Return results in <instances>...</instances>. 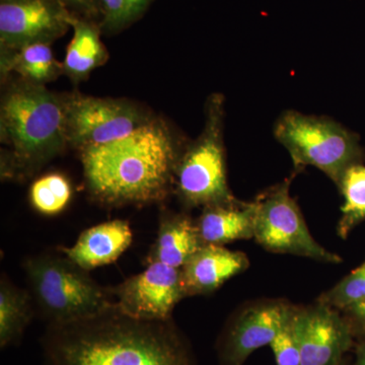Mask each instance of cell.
<instances>
[{
    "mask_svg": "<svg viewBox=\"0 0 365 365\" xmlns=\"http://www.w3.org/2000/svg\"><path fill=\"white\" fill-rule=\"evenodd\" d=\"M342 313L351 324L354 333H360L365 337V302L348 307Z\"/></svg>",
    "mask_w": 365,
    "mask_h": 365,
    "instance_id": "d4e9b609",
    "label": "cell"
},
{
    "mask_svg": "<svg viewBox=\"0 0 365 365\" xmlns=\"http://www.w3.org/2000/svg\"><path fill=\"white\" fill-rule=\"evenodd\" d=\"M120 311L144 321H168L182 299H186L181 269L150 263L143 272L111 287Z\"/></svg>",
    "mask_w": 365,
    "mask_h": 365,
    "instance_id": "30bf717a",
    "label": "cell"
},
{
    "mask_svg": "<svg viewBox=\"0 0 365 365\" xmlns=\"http://www.w3.org/2000/svg\"><path fill=\"white\" fill-rule=\"evenodd\" d=\"M1 177L26 179L68 146L66 96L20 79L4 91L0 104Z\"/></svg>",
    "mask_w": 365,
    "mask_h": 365,
    "instance_id": "3957f363",
    "label": "cell"
},
{
    "mask_svg": "<svg viewBox=\"0 0 365 365\" xmlns=\"http://www.w3.org/2000/svg\"><path fill=\"white\" fill-rule=\"evenodd\" d=\"M2 79L11 72H16L21 79L45 86L63 74L62 63L57 61L51 49V44H33L26 46L20 51L6 58L0 59Z\"/></svg>",
    "mask_w": 365,
    "mask_h": 365,
    "instance_id": "d6986e66",
    "label": "cell"
},
{
    "mask_svg": "<svg viewBox=\"0 0 365 365\" xmlns=\"http://www.w3.org/2000/svg\"><path fill=\"white\" fill-rule=\"evenodd\" d=\"M151 119L140 106L124 98L66 96L67 143L78 151L122 138Z\"/></svg>",
    "mask_w": 365,
    "mask_h": 365,
    "instance_id": "ba28073f",
    "label": "cell"
},
{
    "mask_svg": "<svg viewBox=\"0 0 365 365\" xmlns=\"http://www.w3.org/2000/svg\"><path fill=\"white\" fill-rule=\"evenodd\" d=\"M249 266V258L242 252L204 245L181 268L186 297L212 294Z\"/></svg>",
    "mask_w": 365,
    "mask_h": 365,
    "instance_id": "4fadbf2b",
    "label": "cell"
},
{
    "mask_svg": "<svg viewBox=\"0 0 365 365\" xmlns=\"http://www.w3.org/2000/svg\"><path fill=\"white\" fill-rule=\"evenodd\" d=\"M353 365H365V337L357 346L356 357Z\"/></svg>",
    "mask_w": 365,
    "mask_h": 365,
    "instance_id": "4316f807",
    "label": "cell"
},
{
    "mask_svg": "<svg viewBox=\"0 0 365 365\" xmlns=\"http://www.w3.org/2000/svg\"><path fill=\"white\" fill-rule=\"evenodd\" d=\"M41 343L47 365H195L173 319H135L116 304L90 318L50 324Z\"/></svg>",
    "mask_w": 365,
    "mask_h": 365,
    "instance_id": "6da1fadb",
    "label": "cell"
},
{
    "mask_svg": "<svg viewBox=\"0 0 365 365\" xmlns=\"http://www.w3.org/2000/svg\"><path fill=\"white\" fill-rule=\"evenodd\" d=\"M317 302L340 312L365 302V260L335 287L319 295Z\"/></svg>",
    "mask_w": 365,
    "mask_h": 365,
    "instance_id": "7402d4cb",
    "label": "cell"
},
{
    "mask_svg": "<svg viewBox=\"0 0 365 365\" xmlns=\"http://www.w3.org/2000/svg\"><path fill=\"white\" fill-rule=\"evenodd\" d=\"M294 314L270 345L277 365H302L299 347L292 326Z\"/></svg>",
    "mask_w": 365,
    "mask_h": 365,
    "instance_id": "cb8c5ba5",
    "label": "cell"
},
{
    "mask_svg": "<svg viewBox=\"0 0 365 365\" xmlns=\"http://www.w3.org/2000/svg\"><path fill=\"white\" fill-rule=\"evenodd\" d=\"M292 326L302 365H340L355 334L344 314L319 302L295 307Z\"/></svg>",
    "mask_w": 365,
    "mask_h": 365,
    "instance_id": "7c38bea8",
    "label": "cell"
},
{
    "mask_svg": "<svg viewBox=\"0 0 365 365\" xmlns=\"http://www.w3.org/2000/svg\"><path fill=\"white\" fill-rule=\"evenodd\" d=\"M274 135L289 153L295 170L317 168L337 186L346 170L365 158L359 137L329 118L285 112Z\"/></svg>",
    "mask_w": 365,
    "mask_h": 365,
    "instance_id": "8992f818",
    "label": "cell"
},
{
    "mask_svg": "<svg viewBox=\"0 0 365 365\" xmlns=\"http://www.w3.org/2000/svg\"><path fill=\"white\" fill-rule=\"evenodd\" d=\"M203 246L196 220L185 213L165 211L160 216L157 237L145 264L163 263L181 269Z\"/></svg>",
    "mask_w": 365,
    "mask_h": 365,
    "instance_id": "9a60e30c",
    "label": "cell"
},
{
    "mask_svg": "<svg viewBox=\"0 0 365 365\" xmlns=\"http://www.w3.org/2000/svg\"><path fill=\"white\" fill-rule=\"evenodd\" d=\"M337 187L344 199L337 234L341 239L346 240L365 222V165L360 163L350 167Z\"/></svg>",
    "mask_w": 365,
    "mask_h": 365,
    "instance_id": "ffe728a7",
    "label": "cell"
},
{
    "mask_svg": "<svg viewBox=\"0 0 365 365\" xmlns=\"http://www.w3.org/2000/svg\"><path fill=\"white\" fill-rule=\"evenodd\" d=\"M182 151L167 124L151 119L128 135L79 153L91 197L120 207L165 200L174 190Z\"/></svg>",
    "mask_w": 365,
    "mask_h": 365,
    "instance_id": "7a4b0ae2",
    "label": "cell"
},
{
    "mask_svg": "<svg viewBox=\"0 0 365 365\" xmlns=\"http://www.w3.org/2000/svg\"><path fill=\"white\" fill-rule=\"evenodd\" d=\"M196 223L204 245L225 246L254 239V201L203 208Z\"/></svg>",
    "mask_w": 365,
    "mask_h": 365,
    "instance_id": "2e32d148",
    "label": "cell"
},
{
    "mask_svg": "<svg viewBox=\"0 0 365 365\" xmlns=\"http://www.w3.org/2000/svg\"><path fill=\"white\" fill-rule=\"evenodd\" d=\"M74 16L60 0H0V59L33 44H52Z\"/></svg>",
    "mask_w": 365,
    "mask_h": 365,
    "instance_id": "9c48e42d",
    "label": "cell"
},
{
    "mask_svg": "<svg viewBox=\"0 0 365 365\" xmlns=\"http://www.w3.org/2000/svg\"><path fill=\"white\" fill-rule=\"evenodd\" d=\"M151 0H98L102 14V28L106 32H119L138 20Z\"/></svg>",
    "mask_w": 365,
    "mask_h": 365,
    "instance_id": "603a6c76",
    "label": "cell"
},
{
    "mask_svg": "<svg viewBox=\"0 0 365 365\" xmlns=\"http://www.w3.org/2000/svg\"><path fill=\"white\" fill-rule=\"evenodd\" d=\"M133 234L129 222L115 220L83 230L71 247L61 253L83 270L90 271L114 263L129 248Z\"/></svg>",
    "mask_w": 365,
    "mask_h": 365,
    "instance_id": "5bb4252c",
    "label": "cell"
},
{
    "mask_svg": "<svg viewBox=\"0 0 365 365\" xmlns=\"http://www.w3.org/2000/svg\"><path fill=\"white\" fill-rule=\"evenodd\" d=\"M289 190L290 180H285L257 197L254 239L271 253L294 255L322 263H341L340 256L314 239Z\"/></svg>",
    "mask_w": 365,
    "mask_h": 365,
    "instance_id": "52a82bcc",
    "label": "cell"
},
{
    "mask_svg": "<svg viewBox=\"0 0 365 365\" xmlns=\"http://www.w3.org/2000/svg\"><path fill=\"white\" fill-rule=\"evenodd\" d=\"M68 9H76L81 13L88 14H95L98 11V0H60Z\"/></svg>",
    "mask_w": 365,
    "mask_h": 365,
    "instance_id": "484cf974",
    "label": "cell"
},
{
    "mask_svg": "<svg viewBox=\"0 0 365 365\" xmlns=\"http://www.w3.org/2000/svg\"><path fill=\"white\" fill-rule=\"evenodd\" d=\"M71 26L73 36L67 46L62 71L72 81L79 83L104 66L109 54L101 40L100 30L93 24L74 16Z\"/></svg>",
    "mask_w": 365,
    "mask_h": 365,
    "instance_id": "e0dca14e",
    "label": "cell"
},
{
    "mask_svg": "<svg viewBox=\"0 0 365 365\" xmlns=\"http://www.w3.org/2000/svg\"><path fill=\"white\" fill-rule=\"evenodd\" d=\"M23 267L34 304L48 325L90 318L115 304L111 288L101 287L66 256L29 257Z\"/></svg>",
    "mask_w": 365,
    "mask_h": 365,
    "instance_id": "277c9868",
    "label": "cell"
},
{
    "mask_svg": "<svg viewBox=\"0 0 365 365\" xmlns=\"http://www.w3.org/2000/svg\"><path fill=\"white\" fill-rule=\"evenodd\" d=\"M71 182L58 173L45 175L33 182L29 191L31 205L41 215H56L71 202Z\"/></svg>",
    "mask_w": 365,
    "mask_h": 365,
    "instance_id": "44dd1931",
    "label": "cell"
},
{
    "mask_svg": "<svg viewBox=\"0 0 365 365\" xmlns=\"http://www.w3.org/2000/svg\"><path fill=\"white\" fill-rule=\"evenodd\" d=\"M340 365H346L344 360H343L342 364H341Z\"/></svg>",
    "mask_w": 365,
    "mask_h": 365,
    "instance_id": "83f0119b",
    "label": "cell"
},
{
    "mask_svg": "<svg viewBox=\"0 0 365 365\" xmlns=\"http://www.w3.org/2000/svg\"><path fill=\"white\" fill-rule=\"evenodd\" d=\"M35 304L29 290L14 285L6 275L0 280V347L20 342L35 314Z\"/></svg>",
    "mask_w": 365,
    "mask_h": 365,
    "instance_id": "ac0fdd59",
    "label": "cell"
},
{
    "mask_svg": "<svg viewBox=\"0 0 365 365\" xmlns=\"http://www.w3.org/2000/svg\"><path fill=\"white\" fill-rule=\"evenodd\" d=\"M223 102L222 95L209 98L202 133L184 148L178 163L174 190L185 207L203 209L239 202L227 182Z\"/></svg>",
    "mask_w": 365,
    "mask_h": 365,
    "instance_id": "5b68a950",
    "label": "cell"
},
{
    "mask_svg": "<svg viewBox=\"0 0 365 365\" xmlns=\"http://www.w3.org/2000/svg\"><path fill=\"white\" fill-rule=\"evenodd\" d=\"M294 309L288 302L265 300L237 312L218 339L220 365H242L252 353L270 346Z\"/></svg>",
    "mask_w": 365,
    "mask_h": 365,
    "instance_id": "8fae6325",
    "label": "cell"
}]
</instances>
